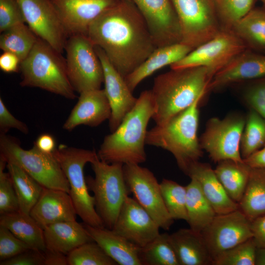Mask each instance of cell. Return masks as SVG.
Listing matches in <instances>:
<instances>
[{
    "instance_id": "d590c367",
    "label": "cell",
    "mask_w": 265,
    "mask_h": 265,
    "mask_svg": "<svg viewBox=\"0 0 265 265\" xmlns=\"http://www.w3.org/2000/svg\"><path fill=\"white\" fill-rule=\"evenodd\" d=\"M265 144V119L250 109L246 117L240 141V153L244 159Z\"/></svg>"
},
{
    "instance_id": "f907efd6",
    "label": "cell",
    "mask_w": 265,
    "mask_h": 265,
    "mask_svg": "<svg viewBox=\"0 0 265 265\" xmlns=\"http://www.w3.org/2000/svg\"><path fill=\"white\" fill-rule=\"evenodd\" d=\"M243 160L252 168L265 169V144Z\"/></svg>"
},
{
    "instance_id": "cb8c5ba5",
    "label": "cell",
    "mask_w": 265,
    "mask_h": 265,
    "mask_svg": "<svg viewBox=\"0 0 265 265\" xmlns=\"http://www.w3.org/2000/svg\"><path fill=\"white\" fill-rule=\"evenodd\" d=\"M187 175L195 178L217 214L232 212L239 209L238 204L227 193L216 176L214 169L207 163L197 161L189 168Z\"/></svg>"
},
{
    "instance_id": "ac0fdd59",
    "label": "cell",
    "mask_w": 265,
    "mask_h": 265,
    "mask_svg": "<svg viewBox=\"0 0 265 265\" xmlns=\"http://www.w3.org/2000/svg\"><path fill=\"white\" fill-rule=\"evenodd\" d=\"M95 49L103 69L104 89L111 111L108 121L109 129L112 132L134 106L137 98L132 95L125 79L112 65L104 52L97 46H95Z\"/></svg>"
},
{
    "instance_id": "4dcf8cb0",
    "label": "cell",
    "mask_w": 265,
    "mask_h": 265,
    "mask_svg": "<svg viewBox=\"0 0 265 265\" xmlns=\"http://www.w3.org/2000/svg\"><path fill=\"white\" fill-rule=\"evenodd\" d=\"M251 167L244 161L224 160L214 169L216 176L229 197L240 201L248 181Z\"/></svg>"
},
{
    "instance_id": "836d02e7",
    "label": "cell",
    "mask_w": 265,
    "mask_h": 265,
    "mask_svg": "<svg viewBox=\"0 0 265 265\" xmlns=\"http://www.w3.org/2000/svg\"><path fill=\"white\" fill-rule=\"evenodd\" d=\"M38 37L25 23L13 26L1 32L0 48L16 55L21 62L28 55Z\"/></svg>"
},
{
    "instance_id": "603a6c76",
    "label": "cell",
    "mask_w": 265,
    "mask_h": 265,
    "mask_svg": "<svg viewBox=\"0 0 265 265\" xmlns=\"http://www.w3.org/2000/svg\"><path fill=\"white\" fill-rule=\"evenodd\" d=\"M92 239L97 242L117 265H141V247L135 245L112 229L93 227L83 223Z\"/></svg>"
},
{
    "instance_id": "7bdbcfd3",
    "label": "cell",
    "mask_w": 265,
    "mask_h": 265,
    "mask_svg": "<svg viewBox=\"0 0 265 265\" xmlns=\"http://www.w3.org/2000/svg\"><path fill=\"white\" fill-rule=\"evenodd\" d=\"M26 23L17 0H0V32L16 25Z\"/></svg>"
},
{
    "instance_id": "d6986e66",
    "label": "cell",
    "mask_w": 265,
    "mask_h": 265,
    "mask_svg": "<svg viewBox=\"0 0 265 265\" xmlns=\"http://www.w3.org/2000/svg\"><path fill=\"white\" fill-rule=\"evenodd\" d=\"M68 37L87 35L91 23L118 0H51Z\"/></svg>"
},
{
    "instance_id": "c3c4849f",
    "label": "cell",
    "mask_w": 265,
    "mask_h": 265,
    "mask_svg": "<svg viewBox=\"0 0 265 265\" xmlns=\"http://www.w3.org/2000/svg\"><path fill=\"white\" fill-rule=\"evenodd\" d=\"M21 60L15 54L3 52L0 56V68L8 73L17 72L20 69Z\"/></svg>"
},
{
    "instance_id": "bcb514c9",
    "label": "cell",
    "mask_w": 265,
    "mask_h": 265,
    "mask_svg": "<svg viewBox=\"0 0 265 265\" xmlns=\"http://www.w3.org/2000/svg\"><path fill=\"white\" fill-rule=\"evenodd\" d=\"M0 133H6L10 129H15L26 134L29 130L26 124L16 119L8 110L1 98H0Z\"/></svg>"
},
{
    "instance_id": "d6a6232c",
    "label": "cell",
    "mask_w": 265,
    "mask_h": 265,
    "mask_svg": "<svg viewBox=\"0 0 265 265\" xmlns=\"http://www.w3.org/2000/svg\"><path fill=\"white\" fill-rule=\"evenodd\" d=\"M239 209L251 221L265 213V169L251 168Z\"/></svg>"
},
{
    "instance_id": "1f68e13d",
    "label": "cell",
    "mask_w": 265,
    "mask_h": 265,
    "mask_svg": "<svg viewBox=\"0 0 265 265\" xmlns=\"http://www.w3.org/2000/svg\"><path fill=\"white\" fill-rule=\"evenodd\" d=\"M6 167L17 196L19 211L30 214L44 187L17 164L7 161Z\"/></svg>"
},
{
    "instance_id": "816d5d0a",
    "label": "cell",
    "mask_w": 265,
    "mask_h": 265,
    "mask_svg": "<svg viewBox=\"0 0 265 265\" xmlns=\"http://www.w3.org/2000/svg\"><path fill=\"white\" fill-rule=\"evenodd\" d=\"M44 257V265H68L67 255L60 252L46 250Z\"/></svg>"
},
{
    "instance_id": "ab89813d",
    "label": "cell",
    "mask_w": 265,
    "mask_h": 265,
    "mask_svg": "<svg viewBox=\"0 0 265 265\" xmlns=\"http://www.w3.org/2000/svg\"><path fill=\"white\" fill-rule=\"evenodd\" d=\"M257 247L252 237L219 254L212 265H255Z\"/></svg>"
},
{
    "instance_id": "7dc6e473",
    "label": "cell",
    "mask_w": 265,
    "mask_h": 265,
    "mask_svg": "<svg viewBox=\"0 0 265 265\" xmlns=\"http://www.w3.org/2000/svg\"><path fill=\"white\" fill-rule=\"evenodd\" d=\"M251 228L257 246L265 248V213L252 220Z\"/></svg>"
},
{
    "instance_id": "f1b7e54d",
    "label": "cell",
    "mask_w": 265,
    "mask_h": 265,
    "mask_svg": "<svg viewBox=\"0 0 265 265\" xmlns=\"http://www.w3.org/2000/svg\"><path fill=\"white\" fill-rule=\"evenodd\" d=\"M186 186L187 222L191 229L201 233L212 221L216 213L204 195L200 184L194 178Z\"/></svg>"
},
{
    "instance_id": "484cf974",
    "label": "cell",
    "mask_w": 265,
    "mask_h": 265,
    "mask_svg": "<svg viewBox=\"0 0 265 265\" xmlns=\"http://www.w3.org/2000/svg\"><path fill=\"white\" fill-rule=\"evenodd\" d=\"M192 50L182 43L157 47L140 66L125 78V81L132 92L143 80L162 67L178 62Z\"/></svg>"
},
{
    "instance_id": "ffe728a7",
    "label": "cell",
    "mask_w": 265,
    "mask_h": 265,
    "mask_svg": "<svg viewBox=\"0 0 265 265\" xmlns=\"http://www.w3.org/2000/svg\"><path fill=\"white\" fill-rule=\"evenodd\" d=\"M265 77V53L246 49L216 73L207 92Z\"/></svg>"
},
{
    "instance_id": "ba28073f",
    "label": "cell",
    "mask_w": 265,
    "mask_h": 265,
    "mask_svg": "<svg viewBox=\"0 0 265 265\" xmlns=\"http://www.w3.org/2000/svg\"><path fill=\"white\" fill-rule=\"evenodd\" d=\"M0 156L13 162L44 187L69 192L68 180L53 154L42 152L34 145L29 150L22 148L14 137L0 133Z\"/></svg>"
},
{
    "instance_id": "8fae6325",
    "label": "cell",
    "mask_w": 265,
    "mask_h": 265,
    "mask_svg": "<svg viewBox=\"0 0 265 265\" xmlns=\"http://www.w3.org/2000/svg\"><path fill=\"white\" fill-rule=\"evenodd\" d=\"M182 33V43L192 50L221 29L212 0H171Z\"/></svg>"
},
{
    "instance_id": "f35d334b",
    "label": "cell",
    "mask_w": 265,
    "mask_h": 265,
    "mask_svg": "<svg viewBox=\"0 0 265 265\" xmlns=\"http://www.w3.org/2000/svg\"><path fill=\"white\" fill-rule=\"evenodd\" d=\"M68 265H116L95 241L92 240L78 246L67 255Z\"/></svg>"
},
{
    "instance_id": "e0dca14e",
    "label": "cell",
    "mask_w": 265,
    "mask_h": 265,
    "mask_svg": "<svg viewBox=\"0 0 265 265\" xmlns=\"http://www.w3.org/2000/svg\"><path fill=\"white\" fill-rule=\"evenodd\" d=\"M160 228L133 198L125 199L112 230L135 245L143 247L157 237Z\"/></svg>"
},
{
    "instance_id": "9a60e30c",
    "label": "cell",
    "mask_w": 265,
    "mask_h": 265,
    "mask_svg": "<svg viewBox=\"0 0 265 265\" xmlns=\"http://www.w3.org/2000/svg\"><path fill=\"white\" fill-rule=\"evenodd\" d=\"M26 23L39 38L62 53L68 36L51 0H17Z\"/></svg>"
},
{
    "instance_id": "5bb4252c",
    "label": "cell",
    "mask_w": 265,
    "mask_h": 265,
    "mask_svg": "<svg viewBox=\"0 0 265 265\" xmlns=\"http://www.w3.org/2000/svg\"><path fill=\"white\" fill-rule=\"evenodd\" d=\"M201 234L212 261L220 253L253 237L251 221L239 209L216 214Z\"/></svg>"
},
{
    "instance_id": "4fadbf2b",
    "label": "cell",
    "mask_w": 265,
    "mask_h": 265,
    "mask_svg": "<svg viewBox=\"0 0 265 265\" xmlns=\"http://www.w3.org/2000/svg\"><path fill=\"white\" fill-rule=\"evenodd\" d=\"M126 183L133 198L146 211L159 227L168 230L174 223L164 205L156 177L148 168L137 164L123 165Z\"/></svg>"
},
{
    "instance_id": "681fc988",
    "label": "cell",
    "mask_w": 265,
    "mask_h": 265,
    "mask_svg": "<svg viewBox=\"0 0 265 265\" xmlns=\"http://www.w3.org/2000/svg\"><path fill=\"white\" fill-rule=\"evenodd\" d=\"M34 145L42 152L48 154L53 153L56 149L55 139L49 133H43L39 135Z\"/></svg>"
},
{
    "instance_id": "f546056e",
    "label": "cell",
    "mask_w": 265,
    "mask_h": 265,
    "mask_svg": "<svg viewBox=\"0 0 265 265\" xmlns=\"http://www.w3.org/2000/svg\"><path fill=\"white\" fill-rule=\"evenodd\" d=\"M231 30L248 49L265 53V8L254 7Z\"/></svg>"
},
{
    "instance_id": "44dd1931",
    "label": "cell",
    "mask_w": 265,
    "mask_h": 265,
    "mask_svg": "<svg viewBox=\"0 0 265 265\" xmlns=\"http://www.w3.org/2000/svg\"><path fill=\"white\" fill-rule=\"evenodd\" d=\"M80 94L77 103L63 124V129L71 131L82 125L96 127L109 119L111 108L104 89Z\"/></svg>"
},
{
    "instance_id": "5b68a950",
    "label": "cell",
    "mask_w": 265,
    "mask_h": 265,
    "mask_svg": "<svg viewBox=\"0 0 265 265\" xmlns=\"http://www.w3.org/2000/svg\"><path fill=\"white\" fill-rule=\"evenodd\" d=\"M20 70L22 86L38 87L69 99L76 97L68 76L65 59L39 38L21 62Z\"/></svg>"
},
{
    "instance_id": "f5cc1de1",
    "label": "cell",
    "mask_w": 265,
    "mask_h": 265,
    "mask_svg": "<svg viewBox=\"0 0 265 265\" xmlns=\"http://www.w3.org/2000/svg\"><path fill=\"white\" fill-rule=\"evenodd\" d=\"M255 265H265V248L257 246L255 253Z\"/></svg>"
},
{
    "instance_id": "52a82bcc",
    "label": "cell",
    "mask_w": 265,
    "mask_h": 265,
    "mask_svg": "<svg viewBox=\"0 0 265 265\" xmlns=\"http://www.w3.org/2000/svg\"><path fill=\"white\" fill-rule=\"evenodd\" d=\"M68 180L72 199L77 215L88 225L103 227L97 212L94 197L90 195L83 169L98 155L95 151L69 147L60 144L53 153Z\"/></svg>"
},
{
    "instance_id": "277c9868",
    "label": "cell",
    "mask_w": 265,
    "mask_h": 265,
    "mask_svg": "<svg viewBox=\"0 0 265 265\" xmlns=\"http://www.w3.org/2000/svg\"><path fill=\"white\" fill-rule=\"evenodd\" d=\"M202 98L163 124L156 125L146 135V144L169 152L186 175L190 166L203 155L197 135L198 107Z\"/></svg>"
},
{
    "instance_id": "60d3db41",
    "label": "cell",
    "mask_w": 265,
    "mask_h": 265,
    "mask_svg": "<svg viewBox=\"0 0 265 265\" xmlns=\"http://www.w3.org/2000/svg\"><path fill=\"white\" fill-rule=\"evenodd\" d=\"M7 165L5 159L0 157V214L19 211V202L11 178L5 172Z\"/></svg>"
},
{
    "instance_id": "7c38bea8",
    "label": "cell",
    "mask_w": 265,
    "mask_h": 265,
    "mask_svg": "<svg viewBox=\"0 0 265 265\" xmlns=\"http://www.w3.org/2000/svg\"><path fill=\"white\" fill-rule=\"evenodd\" d=\"M243 42L231 30H221L211 39L193 49L171 69L206 67L214 75L247 49Z\"/></svg>"
},
{
    "instance_id": "3957f363",
    "label": "cell",
    "mask_w": 265,
    "mask_h": 265,
    "mask_svg": "<svg viewBox=\"0 0 265 265\" xmlns=\"http://www.w3.org/2000/svg\"><path fill=\"white\" fill-rule=\"evenodd\" d=\"M154 109L151 90L142 92L117 129L104 137L97 153L99 159L109 163L140 164L145 162L147 126Z\"/></svg>"
},
{
    "instance_id": "db71d44e",
    "label": "cell",
    "mask_w": 265,
    "mask_h": 265,
    "mask_svg": "<svg viewBox=\"0 0 265 265\" xmlns=\"http://www.w3.org/2000/svg\"><path fill=\"white\" fill-rule=\"evenodd\" d=\"M261 1V2L263 3V5H264V7L265 8V0H260Z\"/></svg>"
},
{
    "instance_id": "d4e9b609",
    "label": "cell",
    "mask_w": 265,
    "mask_h": 265,
    "mask_svg": "<svg viewBox=\"0 0 265 265\" xmlns=\"http://www.w3.org/2000/svg\"><path fill=\"white\" fill-rule=\"evenodd\" d=\"M46 250L67 255L72 250L93 240L83 224L76 220L50 224L43 228Z\"/></svg>"
},
{
    "instance_id": "30bf717a",
    "label": "cell",
    "mask_w": 265,
    "mask_h": 265,
    "mask_svg": "<svg viewBox=\"0 0 265 265\" xmlns=\"http://www.w3.org/2000/svg\"><path fill=\"white\" fill-rule=\"evenodd\" d=\"M245 123V117L239 113L210 118L199 138L201 148L215 162L228 159L243 161L240 141Z\"/></svg>"
},
{
    "instance_id": "2e32d148",
    "label": "cell",
    "mask_w": 265,
    "mask_h": 265,
    "mask_svg": "<svg viewBox=\"0 0 265 265\" xmlns=\"http://www.w3.org/2000/svg\"><path fill=\"white\" fill-rule=\"evenodd\" d=\"M148 26L157 47L181 43L179 22L171 0H130Z\"/></svg>"
},
{
    "instance_id": "74e56055",
    "label": "cell",
    "mask_w": 265,
    "mask_h": 265,
    "mask_svg": "<svg viewBox=\"0 0 265 265\" xmlns=\"http://www.w3.org/2000/svg\"><path fill=\"white\" fill-rule=\"evenodd\" d=\"M160 187L164 205L170 216L174 220L187 222L186 187L164 178L160 183Z\"/></svg>"
},
{
    "instance_id": "9c48e42d",
    "label": "cell",
    "mask_w": 265,
    "mask_h": 265,
    "mask_svg": "<svg viewBox=\"0 0 265 265\" xmlns=\"http://www.w3.org/2000/svg\"><path fill=\"white\" fill-rule=\"evenodd\" d=\"M64 50L69 80L79 93L101 89L104 77L95 46L85 35L69 37Z\"/></svg>"
},
{
    "instance_id": "83f0119b",
    "label": "cell",
    "mask_w": 265,
    "mask_h": 265,
    "mask_svg": "<svg viewBox=\"0 0 265 265\" xmlns=\"http://www.w3.org/2000/svg\"><path fill=\"white\" fill-rule=\"evenodd\" d=\"M0 225L8 229L31 248L43 252L46 250L43 229L30 214L19 211L1 214Z\"/></svg>"
},
{
    "instance_id": "e575fe53",
    "label": "cell",
    "mask_w": 265,
    "mask_h": 265,
    "mask_svg": "<svg viewBox=\"0 0 265 265\" xmlns=\"http://www.w3.org/2000/svg\"><path fill=\"white\" fill-rule=\"evenodd\" d=\"M141 265H180L170 239V235L159 234L151 241L141 247Z\"/></svg>"
},
{
    "instance_id": "7a4b0ae2",
    "label": "cell",
    "mask_w": 265,
    "mask_h": 265,
    "mask_svg": "<svg viewBox=\"0 0 265 265\" xmlns=\"http://www.w3.org/2000/svg\"><path fill=\"white\" fill-rule=\"evenodd\" d=\"M213 76L201 66L171 69L156 77L151 91L155 106L152 119L156 125L163 124L203 97Z\"/></svg>"
},
{
    "instance_id": "ee69618b",
    "label": "cell",
    "mask_w": 265,
    "mask_h": 265,
    "mask_svg": "<svg viewBox=\"0 0 265 265\" xmlns=\"http://www.w3.org/2000/svg\"><path fill=\"white\" fill-rule=\"evenodd\" d=\"M31 248L8 229L0 225V261L11 258Z\"/></svg>"
},
{
    "instance_id": "8d00e7d4",
    "label": "cell",
    "mask_w": 265,
    "mask_h": 265,
    "mask_svg": "<svg viewBox=\"0 0 265 265\" xmlns=\"http://www.w3.org/2000/svg\"><path fill=\"white\" fill-rule=\"evenodd\" d=\"M256 0H212L221 29H231L254 7Z\"/></svg>"
},
{
    "instance_id": "8992f818",
    "label": "cell",
    "mask_w": 265,
    "mask_h": 265,
    "mask_svg": "<svg viewBox=\"0 0 265 265\" xmlns=\"http://www.w3.org/2000/svg\"><path fill=\"white\" fill-rule=\"evenodd\" d=\"M90 163L94 177L85 178L88 189L94 194L95 208L104 227L112 229L130 193L124 178V164L107 163L98 156Z\"/></svg>"
},
{
    "instance_id": "6da1fadb",
    "label": "cell",
    "mask_w": 265,
    "mask_h": 265,
    "mask_svg": "<svg viewBox=\"0 0 265 265\" xmlns=\"http://www.w3.org/2000/svg\"><path fill=\"white\" fill-rule=\"evenodd\" d=\"M87 36L125 79L157 48L146 22L130 0H118L90 25Z\"/></svg>"
},
{
    "instance_id": "b9f144b4",
    "label": "cell",
    "mask_w": 265,
    "mask_h": 265,
    "mask_svg": "<svg viewBox=\"0 0 265 265\" xmlns=\"http://www.w3.org/2000/svg\"><path fill=\"white\" fill-rule=\"evenodd\" d=\"M243 99L246 104L265 119V77L243 82Z\"/></svg>"
},
{
    "instance_id": "7402d4cb",
    "label": "cell",
    "mask_w": 265,
    "mask_h": 265,
    "mask_svg": "<svg viewBox=\"0 0 265 265\" xmlns=\"http://www.w3.org/2000/svg\"><path fill=\"white\" fill-rule=\"evenodd\" d=\"M30 215L43 229L54 223L76 220L77 214L69 193L44 187Z\"/></svg>"
},
{
    "instance_id": "f6af8a7d",
    "label": "cell",
    "mask_w": 265,
    "mask_h": 265,
    "mask_svg": "<svg viewBox=\"0 0 265 265\" xmlns=\"http://www.w3.org/2000/svg\"><path fill=\"white\" fill-rule=\"evenodd\" d=\"M44 252L30 248L11 258L0 261V265H44Z\"/></svg>"
},
{
    "instance_id": "4316f807",
    "label": "cell",
    "mask_w": 265,
    "mask_h": 265,
    "mask_svg": "<svg viewBox=\"0 0 265 265\" xmlns=\"http://www.w3.org/2000/svg\"><path fill=\"white\" fill-rule=\"evenodd\" d=\"M180 265H210L212 260L200 232L181 228L170 235Z\"/></svg>"
}]
</instances>
